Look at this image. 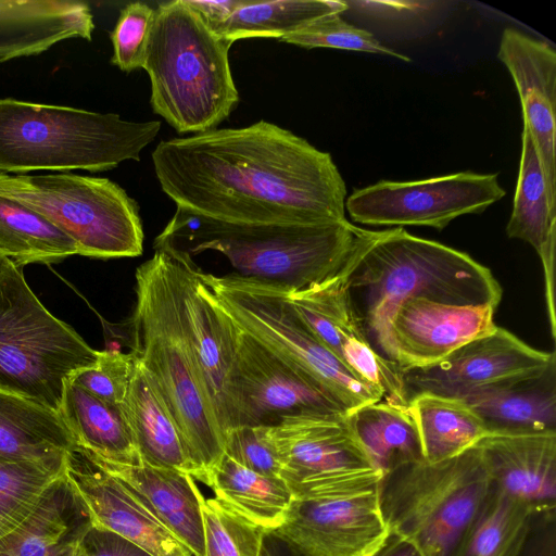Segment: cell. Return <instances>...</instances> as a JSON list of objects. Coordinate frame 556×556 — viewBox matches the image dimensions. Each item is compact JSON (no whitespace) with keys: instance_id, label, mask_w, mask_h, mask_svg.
<instances>
[{"instance_id":"obj_38","label":"cell","mask_w":556,"mask_h":556,"mask_svg":"<svg viewBox=\"0 0 556 556\" xmlns=\"http://www.w3.org/2000/svg\"><path fill=\"white\" fill-rule=\"evenodd\" d=\"M278 40L305 49L333 48L388 55L404 62L410 60L408 56L382 45L371 33L348 23L341 17V14L324 16Z\"/></svg>"},{"instance_id":"obj_9","label":"cell","mask_w":556,"mask_h":556,"mask_svg":"<svg viewBox=\"0 0 556 556\" xmlns=\"http://www.w3.org/2000/svg\"><path fill=\"white\" fill-rule=\"evenodd\" d=\"M0 195L53 224L75 242L79 255L118 258L143 251L139 205L109 178L70 172L0 174Z\"/></svg>"},{"instance_id":"obj_6","label":"cell","mask_w":556,"mask_h":556,"mask_svg":"<svg viewBox=\"0 0 556 556\" xmlns=\"http://www.w3.org/2000/svg\"><path fill=\"white\" fill-rule=\"evenodd\" d=\"M160 121L132 122L115 113L0 99V174L37 170L105 172L139 161Z\"/></svg>"},{"instance_id":"obj_2","label":"cell","mask_w":556,"mask_h":556,"mask_svg":"<svg viewBox=\"0 0 556 556\" xmlns=\"http://www.w3.org/2000/svg\"><path fill=\"white\" fill-rule=\"evenodd\" d=\"M339 277L370 346L396 369L390 321L402 303L420 298L497 307L502 299V288L488 267L401 227L367 230Z\"/></svg>"},{"instance_id":"obj_39","label":"cell","mask_w":556,"mask_h":556,"mask_svg":"<svg viewBox=\"0 0 556 556\" xmlns=\"http://www.w3.org/2000/svg\"><path fill=\"white\" fill-rule=\"evenodd\" d=\"M135 366L131 352L99 351L94 364L76 371L68 380L102 402L122 407Z\"/></svg>"},{"instance_id":"obj_26","label":"cell","mask_w":556,"mask_h":556,"mask_svg":"<svg viewBox=\"0 0 556 556\" xmlns=\"http://www.w3.org/2000/svg\"><path fill=\"white\" fill-rule=\"evenodd\" d=\"M91 526L84 501L63 473L47 488L28 517L0 539V556H75Z\"/></svg>"},{"instance_id":"obj_5","label":"cell","mask_w":556,"mask_h":556,"mask_svg":"<svg viewBox=\"0 0 556 556\" xmlns=\"http://www.w3.org/2000/svg\"><path fill=\"white\" fill-rule=\"evenodd\" d=\"M185 0L163 2L142 68L150 79V104L179 134L215 129L239 103L229 49Z\"/></svg>"},{"instance_id":"obj_10","label":"cell","mask_w":556,"mask_h":556,"mask_svg":"<svg viewBox=\"0 0 556 556\" xmlns=\"http://www.w3.org/2000/svg\"><path fill=\"white\" fill-rule=\"evenodd\" d=\"M200 275L241 330L307 371L348 414L383 400L317 339L283 292L231 275L215 276L201 269Z\"/></svg>"},{"instance_id":"obj_37","label":"cell","mask_w":556,"mask_h":556,"mask_svg":"<svg viewBox=\"0 0 556 556\" xmlns=\"http://www.w3.org/2000/svg\"><path fill=\"white\" fill-rule=\"evenodd\" d=\"M203 520L204 556H261L264 528L247 520L218 500L197 491Z\"/></svg>"},{"instance_id":"obj_20","label":"cell","mask_w":556,"mask_h":556,"mask_svg":"<svg viewBox=\"0 0 556 556\" xmlns=\"http://www.w3.org/2000/svg\"><path fill=\"white\" fill-rule=\"evenodd\" d=\"M497 58L515 83L523 126L533 139L548 188L556 198V51L546 41L506 27Z\"/></svg>"},{"instance_id":"obj_36","label":"cell","mask_w":556,"mask_h":556,"mask_svg":"<svg viewBox=\"0 0 556 556\" xmlns=\"http://www.w3.org/2000/svg\"><path fill=\"white\" fill-rule=\"evenodd\" d=\"M63 465L0 457V539L14 531L34 510L47 488L64 473Z\"/></svg>"},{"instance_id":"obj_43","label":"cell","mask_w":556,"mask_h":556,"mask_svg":"<svg viewBox=\"0 0 556 556\" xmlns=\"http://www.w3.org/2000/svg\"><path fill=\"white\" fill-rule=\"evenodd\" d=\"M520 556H556L555 511L540 514L535 517Z\"/></svg>"},{"instance_id":"obj_7","label":"cell","mask_w":556,"mask_h":556,"mask_svg":"<svg viewBox=\"0 0 556 556\" xmlns=\"http://www.w3.org/2000/svg\"><path fill=\"white\" fill-rule=\"evenodd\" d=\"M493 482L476 445L452 458L405 464L378 484L390 531L421 556H458Z\"/></svg>"},{"instance_id":"obj_4","label":"cell","mask_w":556,"mask_h":556,"mask_svg":"<svg viewBox=\"0 0 556 556\" xmlns=\"http://www.w3.org/2000/svg\"><path fill=\"white\" fill-rule=\"evenodd\" d=\"M136 294L131 353L172 415L197 480L208 485L210 473L225 453V437L178 317L164 250L155 249L137 268Z\"/></svg>"},{"instance_id":"obj_30","label":"cell","mask_w":556,"mask_h":556,"mask_svg":"<svg viewBox=\"0 0 556 556\" xmlns=\"http://www.w3.org/2000/svg\"><path fill=\"white\" fill-rule=\"evenodd\" d=\"M215 498L268 533L282 525L293 495L281 478L264 476L224 454L210 473Z\"/></svg>"},{"instance_id":"obj_22","label":"cell","mask_w":556,"mask_h":556,"mask_svg":"<svg viewBox=\"0 0 556 556\" xmlns=\"http://www.w3.org/2000/svg\"><path fill=\"white\" fill-rule=\"evenodd\" d=\"M475 445L497 489L538 515L555 511L556 434H490Z\"/></svg>"},{"instance_id":"obj_24","label":"cell","mask_w":556,"mask_h":556,"mask_svg":"<svg viewBox=\"0 0 556 556\" xmlns=\"http://www.w3.org/2000/svg\"><path fill=\"white\" fill-rule=\"evenodd\" d=\"M506 233L532 245L542 262L547 316L551 334L555 339L556 198L551 193L539 153L526 126L521 132L519 173Z\"/></svg>"},{"instance_id":"obj_27","label":"cell","mask_w":556,"mask_h":556,"mask_svg":"<svg viewBox=\"0 0 556 556\" xmlns=\"http://www.w3.org/2000/svg\"><path fill=\"white\" fill-rule=\"evenodd\" d=\"M75 441L60 414L0 390V457L63 465Z\"/></svg>"},{"instance_id":"obj_1","label":"cell","mask_w":556,"mask_h":556,"mask_svg":"<svg viewBox=\"0 0 556 556\" xmlns=\"http://www.w3.org/2000/svg\"><path fill=\"white\" fill-rule=\"evenodd\" d=\"M152 163L176 206L211 218L302 225L348 219L345 182L330 153L274 123L163 140Z\"/></svg>"},{"instance_id":"obj_35","label":"cell","mask_w":556,"mask_h":556,"mask_svg":"<svg viewBox=\"0 0 556 556\" xmlns=\"http://www.w3.org/2000/svg\"><path fill=\"white\" fill-rule=\"evenodd\" d=\"M536 516L493 484L458 556H520Z\"/></svg>"},{"instance_id":"obj_16","label":"cell","mask_w":556,"mask_h":556,"mask_svg":"<svg viewBox=\"0 0 556 556\" xmlns=\"http://www.w3.org/2000/svg\"><path fill=\"white\" fill-rule=\"evenodd\" d=\"M554 357V352L535 350L506 329L496 327L434 364L401 371L402 394L406 405L422 393L462 399L505 377L543 367Z\"/></svg>"},{"instance_id":"obj_33","label":"cell","mask_w":556,"mask_h":556,"mask_svg":"<svg viewBox=\"0 0 556 556\" xmlns=\"http://www.w3.org/2000/svg\"><path fill=\"white\" fill-rule=\"evenodd\" d=\"M348 9L345 1L243 0L214 31L231 42L244 38L280 39L324 16L342 14Z\"/></svg>"},{"instance_id":"obj_3","label":"cell","mask_w":556,"mask_h":556,"mask_svg":"<svg viewBox=\"0 0 556 556\" xmlns=\"http://www.w3.org/2000/svg\"><path fill=\"white\" fill-rule=\"evenodd\" d=\"M367 230L348 219L314 225L231 223L176 206L153 247L188 255L217 252L235 269L231 276L291 294L337 276Z\"/></svg>"},{"instance_id":"obj_25","label":"cell","mask_w":556,"mask_h":556,"mask_svg":"<svg viewBox=\"0 0 556 556\" xmlns=\"http://www.w3.org/2000/svg\"><path fill=\"white\" fill-rule=\"evenodd\" d=\"M90 7L77 0H0V62L38 55L67 39L91 40Z\"/></svg>"},{"instance_id":"obj_11","label":"cell","mask_w":556,"mask_h":556,"mask_svg":"<svg viewBox=\"0 0 556 556\" xmlns=\"http://www.w3.org/2000/svg\"><path fill=\"white\" fill-rule=\"evenodd\" d=\"M346 416L298 419L270 428L280 478L293 498L354 494L378 488L383 475L357 441Z\"/></svg>"},{"instance_id":"obj_15","label":"cell","mask_w":556,"mask_h":556,"mask_svg":"<svg viewBox=\"0 0 556 556\" xmlns=\"http://www.w3.org/2000/svg\"><path fill=\"white\" fill-rule=\"evenodd\" d=\"M291 556H368L389 536L378 488L354 494L293 498L285 521L269 532Z\"/></svg>"},{"instance_id":"obj_42","label":"cell","mask_w":556,"mask_h":556,"mask_svg":"<svg viewBox=\"0 0 556 556\" xmlns=\"http://www.w3.org/2000/svg\"><path fill=\"white\" fill-rule=\"evenodd\" d=\"M75 556H152L131 541L108 529L91 526Z\"/></svg>"},{"instance_id":"obj_23","label":"cell","mask_w":556,"mask_h":556,"mask_svg":"<svg viewBox=\"0 0 556 556\" xmlns=\"http://www.w3.org/2000/svg\"><path fill=\"white\" fill-rule=\"evenodd\" d=\"M77 447L122 481L193 556H204L203 520L197 494L199 488L193 477L144 463L129 465L106 460Z\"/></svg>"},{"instance_id":"obj_8","label":"cell","mask_w":556,"mask_h":556,"mask_svg":"<svg viewBox=\"0 0 556 556\" xmlns=\"http://www.w3.org/2000/svg\"><path fill=\"white\" fill-rule=\"evenodd\" d=\"M99 351L53 316L28 287L23 269L0 262V390L59 413L66 381Z\"/></svg>"},{"instance_id":"obj_32","label":"cell","mask_w":556,"mask_h":556,"mask_svg":"<svg viewBox=\"0 0 556 556\" xmlns=\"http://www.w3.org/2000/svg\"><path fill=\"white\" fill-rule=\"evenodd\" d=\"M406 408L428 463L457 456L488 435L480 418L462 400L422 393L410 399Z\"/></svg>"},{"instance_id":"obj_14","label":"cell","mask_w":556,"mask_h":556,"mask_svg":"<svg viewBox=\"0 0 556 556\" xmlns=\"http://www.w3.org/2000/svg\"><path fill=\"white\" fill-rule=\"evenodd\" d=\"M168 270L176 308L224 437L235 428L230 396L239 327L220 307L191 256L169 249Z\"/></svg>"},{"instance_id":"obj_45","label":"cell","mask_w":556,"mask_h":556,"mask_svg":"<svg viewBox=\"0 0 556 556\" xmlns=\"http://www.w3.org/2000/svg\"><path fill=\"white\" fill-rule=\"evenodd\" d=\"M368 556H421L406 540L390 533L387 540Z\"/></svg>"},{"instance_id":"obj_28","label":"cell","mask_w":556,"mask_h":556,"mask_svg":"<svg viewBox=\"0 0 556 556\" xmlns=\"http://www.w3.org/2000/svg\"><path fill=\"white\" fill-rule=\"evenodd\" d=\"M121 408L128 421L142 463L188 473L197 480V470L184 439L137 358L128 392Z\"/></svg>"},{"instance_id":"obj_29","label":"cell","mask_w":556,"mask_h":556,"mask_svg":"<svg viewBox=\"0 0 556 556\" xmlns=\"http://www.w3.org/2000/svg\"><path fill=\"white\" fill-rule=\"evenodd\" d=\"M59 414L75 445L115 463L140 465L128 421L118 406L109 405L67 380Z\"/></svg>"},{"instance_id":"obj_41","label":"cell","mask_w":556,"mask_h":556,"mask_svg":"<svg viewBox=\"0 0 556 556\" xmlns=\"http://www.w3.org/2000/svg\"><path fill=\"white\" fill-rule=\"evenodd\" d=\"M257 473L280 478V460L269 427L240 426L225 435V453Z\"/></svg>"},{"instance_id":"obj_12","label":"cell","mask_w":556,"mask_h":556,"mask_svg":"<svg viewBox=\"0 0 556 556\" xmlns=\"http://www.w3.org/2000/svg\"><path fill=\"white\" fill-rule=\"evenodd\" d=\"M230 396L235 428L348 415L313 376L240 328Z\"/></svg>"},{"instance_id":"obj_18","label":"cell","mask_w":556,"mask_h":556,"mask_svg":"<svg viewBox=\"0 0 556 556\" xmlns=\"http://www.w3.org/2000/svg\"><path fill=\"white\" fill-rule=\"evenodd\" d=\"M64 473L93 526L119 534L152 556H193L122 481L76 445L66 454Z\"/></svg>"},{"instance_id":"obj_31","label":"cell","mask_w":556,"mask_h":556,"mask_svg":"<svg viewBox=\"0 0 556 556\" xmlns=\"http://www.w3.org/2000/svg\"><path fill=\"white\" fill-rule=\"evenodd\" d=\"M346 417L357 441L382 475L424 459L419 433L406 406L381 400Z\"/></svg>"},{"instance_id":"obj_44","label":"cell","mask_w":556,"mask_h":556,"mask_svg":"<svg viewBox=\"0 0 556 556\" xmlns=\"http://www.w3.org/2000/svg\"><path fill=\"white\" fill-rule=\"evenodd\" d=\"M192 8L207 26L215 30L219 25L226 22L231 14L241 5L243 0H185Z\"/></svg>"},{"instance_id":"obj_19","label":"cell","mask_w":556,"mask_h":556,"mask_svg":"<svg viewBox=\"0 0 556 556\" xmlns=\"http://www.w3.org/2000/svg\"><path fill=\"white\" fill-rule=\"evenodd\" d=\"M496 307L454 305L426 299L402 303L390 321V339L399 371L424 367L462 345L491 333Z\"/></svg>"},{"instance_id":"obj_46","label":"cell","mask_w":556,"mask_h":556,"mask_svg":"<svg viewBox=\"0 0 556 556\" xmlns=\"http://www.w3.org/2000/svg\"><path fill=\"white\" fill-rule=\"evenodd\" d=\"M280 546L281 542L270 533H267L264 540L261 556H285V553ZM289 556H291V554H289Z\"/></svg>"},{"instance_id":"obj_13","label":"cell","mask_w":556,"mask_h":556,"mask_svg":"<svg viewBox=\"0 0 556 556\" xmlns=\"http://www.w3.org/2000/svg\"><path fill=\"white\" fill-rule=\"evenodd\" d=\"M505 194L497 174L468 170L420 180H380L348 195L345 212L362 225L441 230L457 217L484 212Z\"/></svg>"},{"instance_id":"obj_47","label":"cell","mask_w":556,"mask_h":556,"mask_svg":"<svg viewBox=\"0 0 556 556\" xmlns=\"http://www.w3.org/2000/svg\"><path fill=\"white\" fill-rule=\"evenodd\" d=\"M2 258H3V257H2V256H0V262L2 261Z\"/></svg>"},{"instance_id":"obj_34","label":"cell","mask_w":556,"mask_h":556,"mask_svg":"<svg viewBox=\"0 0 556 556\" xmlns=\"http://www.w3.org/2000/svg\"><path fill=\"white\" fill-rule=\"evenodd\" d=\"M78 254L75 242L28 207L0 195V256L23 267Z\"/></svg>"},{"instance_id":"obj_17","label":"cell","mask_w":556,"mask_h":556,"mask_svg":"<svg viewBox=\"0 0 556 556\" xmlns=\"http://www.w3.org/2000/svg\"><path fill=\"white\" fill-rule=\"evenodd\" d=\"M285 294L317 339L342 364L378 390L384 401L406 406L400 371L370 346L339 274L306 290Z\"/></svg>"},{"instance_id":"obj_21","label":"cell","mask_w":556,"mask_h":556,"mask_svg":"<svg viewBox=\"0 0 556 556\" xmlns=\"http://www.w3.org/2000/svg\"><path fill=\"white\" fill-rule=\"evenodd\" d=\"M458 400L480 418L488 435L556 434V357Z\"/></svg>"},{"instance_id":"obj_40","label":"cell","mask_w":556,"mask_h":556,"mask_svg":"<svg viewBox=\"0 0 556 556\" xmlns=\"http://www.w3.org/2000/svg\"><path fill=\"white\" fill-rule=\"evenodd\" d=\"M154 20L155 9L143 2L128 3L121 10L110 35L113 65L126 73L142 68Z\"/></svg>"}]
</instances>
